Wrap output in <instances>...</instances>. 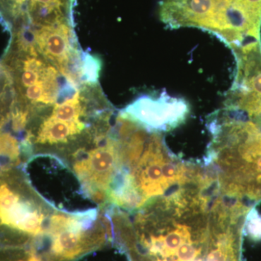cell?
Segmentation results:
<instances>
[{"label":"cell","instance_id":"cell-6","mask_svg":"<svg viewBox=\"0 0 261 261\" xmlns=\"http://www.w3.org/2000/svg\"><path fill=\"white\" fill-rule=\"evenodd\" d=\"M17 106L16 92L13 80L5 65L0 64V128L12 116Z\"/></svg>","mask_w":261,"mask_h":261},{"label":"cell","instance_id":"cell-10","mask_svg":"<svg viewBox=\"0 0 261 261\" xmlns=\"http://www.w3.org/2000/svg\"><path fill=\"white\" fill-rule=\"evenodd\" d=\"M17 261H42V259L37 252L30 250V251L24 252L23 257H20Z\"/></svg>","mask_w":261,"mask_h":261},{"label":"cell","instance_id":"cell-7","mask_svg":"<svg viewBox=\"0 0 261 261\" xmlns=\"http://www.w3.org/2000/svg\"><path fill=\"white\" fill-rule=\"evenodd\" d=\"M226 10L240 8L261 22V0H224Z\"/></svg>","mask_w":261,"mask_h":261},{"label":"cell","instance_id":"cell-9","mask_svg":"<svg viewBox=\"0 0 261 261\" xmlns=\"http://www.w3.org/2000/svg\"><path fill=\"white\" fill-rule=\"evenodd\" d=\"M12 34L11 29L9 24L3 17V13L0 12V34ZM12 36H3L0 37V64L3 62L5 57L9 54L10 45H11Z\"/></svg>","mask_w":261,"mask_h":261},{"label":"cell","instance_id":"cell-8","mask_svg":"<svg viewBox=\"0 0 261 261\" xmlns=\"http://www.w3.org/2000/svg\"><path fill=\"white\" fill-rule=\"evenodd\" d=\"M244 225V229L250 239L254 241L261 240V216L255 209L249 211Z\"/></svg>","mask_w":261,"mask_h":261},{"label":"cell","instance_id":"cell-3","mask_svg":"<svg viewBox=\"0 0 261 261\" xmlns=\"http://www.w3.org/2000/svg\"><path fill=\"white\" fill-rule=\"evenodd\" d=\"M190 110L185 99L171 97L163 92L159 96L138 98L123 110L121 116L149 132L159 133L173 129L184 123Z\"/></svg>","mask_w":261,"mask_h":261},{"label":"cell","instance_id":"cell-5","mask_svg":"<svg viewBox=\"0 0 261 261\" xmlns=\"http://www.w3.org/2000/svg\"><path fill=\"white\" fill-rule=\"evenodd\" d=\"M85 128L84 121H63L48 116L40 123L37 133L25 139L23 146L29 149L32 142L40 145H65L77 139Z\"/></svg>","mask_w":261,"mask_h":261},{"label":"cell","instance_id":"cell-1","mask_svg":"<svg viewBox=\"0 0 261 261\" xmlns=\"http://www.w3.org/2000/svg\"><path fill=\"white\" fill-rule=\"evenodd\" d=\"M137 211L124 243L145 261H241L242 233L198 182L187 181Z\"/></svg>","mask_w":261,"mask_h":261},{"label":"cell","instance_id":"cell-2","mask_svg":"<svg viewBox=\"0 0 261 261\" xmlns=\"http://www.w3.org/2000/svg\"><path fill=\"white\" fill-rule=\"evenodd\" d=\"M14 167L0 169V240L40 238L48 232V203Z\"/></svg>","mask_w":261,"mask_h":261},{"label":"cell","instance_id":"cell-4","mask_svg":"<svg viewBox=\"0 0 261 261\" xmlns=\"http://www.w3.org/2000/svg\"><path fill=\"white\" fill-rule=\"evenodd\" d=\"M39 27L34 32L32 41L37 51L67 80L75 84L77 81L72 68L75 67L79 76H81V68L73 63L78 56L69 27L64 21Z\"/></svg>","mask_w":261,"mask_h":261},{"label":"cell","instance_id":"cell-11","mask_svg":"<svg viewBox=\"0 0 261 261\" xmlns=\"http://www.w3.org/2000/svg\"><path fill=\"white\" fill-rule=\"evenodd\" d=\"M134 261H143L142 260H140V259L135 258V257H133Z\"/></svg>","mask_w":261,"mask_h":261}]
</instances>
